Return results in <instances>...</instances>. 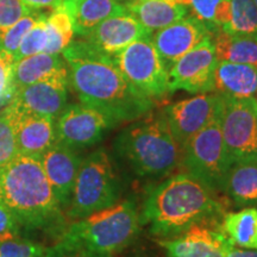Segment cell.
Here are the masks:
<instances>
[{"label":"cell","instance_id":"cell-23","mask_svg":"<svg viewBox=\"0 0 257 257\" xmlns=\"http://www.w3.org/2000/svg\"><path fill=\"white\" fill-rule=\"evenodd\" d=\"M72 17L74 34L85 37L105 19L121 14L126 8L117 0H79L63 3Z\"/></svg>","mask_w":257,"mask_h":257},{"label":"cell","instance_id":"cell-41","mask_svg":"<svg viewBox=\"0 0 257 257\" xmlns=\"http://www.w3.org/2000/svg\"><path fill=\"white\" fill-rule=\"evenodd\" d=\"M253 2H255V4L257 5V0H253Z\"/></svg>","mask_w":257,"mask_h":257},{"label":"cell","instance_id":"cell-19","mask_svg":"<svg viewBox=\"0 0 257 257\" xmlns=\"http://www.w3.org/2000/svg\"><path fill=\"white\" fill-rule=\"evenodd\" d=\"M54 79L68 80V67L62 54L40 53L15 62L14 82L16 89Z\"/></svg>","mask_w":257,"mask_h":257},{"label":"cell","instance_id":"cell-7","mask_svg":"<svg viewBox=\"0 0 257 257\" xmlns=\"http://www.w3.org/2000/svg\"><path fill=\"white\" fill-rule=\"evenodd\" d=\"M220 107L210 123L188 141L181 156L185 173L214 192H223L225 179L232 165L220 130Z\"/></svg>","mask_w":257,"mask_h":257},{"label":"cell","instance_id":"cell-11","mask_svg":"<svg viewBox=\"0 0 257 257\" xmlns=\"http://www.w3.org/2000/svg\"><path fill=\"white\" fill-rule=\"evenodd\" d=\"M218 60L212 36L180 57L169 68L170 93L186 91L192 94L213 92V79Z\"/></svg>","mask_w":257,"mask_h":257},{"label":"cell","instance_id":"cell-17","mask_svg":"<svg viewBox=\"0 0 257 257\" xmlns=\"http://www.w3.org/2000/svg\"><path fill=\"white\" fill-rule=\"evenodd\" d=\"M51 188L63 211L68 207L82 157L78 150L56 142L40 157Z\"/></svg>","mask_w":257,"mask_h":257},{"label":"cell","instance_id":"cell-34","mask_svg":"<svg viewBox=\"0 0 257 257\" xmlns=\"http://www.w3.org/2000/svg\"><path fill=\"white\" fill-rule=\"evenodd\" d=\"M46 257H113V255L95 251L79 243L60 238L59 242L47 249Z\"/></svg>","mask_w":257,"mask_h":257},{"label":"cell","instance_id":"cell-14","mask_svg":"<svg viewBox=\"0 0 257 257\" xmlns=\"http://www.w3.org/2000/svg\"><path fill=\"white\" fill-rule=\"evenodd\" d=\"M68 80L54 79L16 89L10 106L24 113L42 115L56 120L67 106Z\"/></svg>","mask_w":257,"mask_h":257},{"label":"cell","instance_id":"cell-4","mask_svg":"<svg viewBox=\"0 0 257 257\" xmlns=\"http://www.w3.org/2000/svg\"><path fill=\"white\" fill-rule=\"evenodd\" d=\"M112 150L115 163L143 180L166 178L181 163L182 156L163 113L134 120L117 135Z\"/></svg>","mask_w":257,"mask_h":257},{"label":"cell","instance_id":"cell-35","mask_svg":"<svg viewBox=\"0 0 257 257\" xmlns=\"http://www.w3.org/2000/svg\"><path fill=\"white\" fill-rule=\"evenodd\" d=\"M29 12L31 10L21 0H0V32L17 23Z\"/></svg>","mask_w":257,"mask_h":257},{"label":"cell","instance_id":"cell-25","mask_svg":"<svg viewBox=\"0 0 257 257\" xmlns=\"http://www.w3.org/2000/svg\"><path fill=\"white\" fill-rule=\"evenodd\" d=\"M220 229L237 248L257 250V208L248 206L223 217Z\"/></svg>","mask_w":257,"mask_h":257},{"label":"cell","instance_id":"cell-21","mask_svg":"<svg viewBox=\"0 0 257 257\" xmlns=\"http://www.w3.org/2000/svg\"><path fill=\"white\" fill-rule=\"evenodd\" d=\"M125 8L150 34L189 15V0H140Z\"/></svg>","mask_w":257,"mask_h":257},{"label":"cell","instance_id":"cell-39","mask_svg":"<svg viewBox=\"0 0 257 257\" xmlns=\"http://www.w3.org/2000/svg\"><path fill=\"white\" fill-rule=\"evenodd\" d=\"M117 2H119L120 4H123V5H127V4H131V3L140 2V0H117Z\"/></svg>","mask_w":257,"mask_h":257},{"label":"cell","instance_id":"cell-31","mask_svg":"<svg viewBox=\"0 0 257 257\" xmlns=\"http://www.w3.org/2000/svg\"><path fill=\"white\" fill-rule=\"evenodd\" d=\"M47 16L48 14L44 15L28 32L27 36L23 38L17 53L15 54L16 61L23 59V57L35 55V54L46 53L48 47V34L46 27Z\"/></svg>","mask_w":257,"mask_h":257},{"label":"cell","instance_id":"cell-30","mask_svg":"<svg viewBox=\"0 0 257 257\" xmlns=\"http://www.w3.org/2000/svg\"><path fill=\"white\" fill-rule=\"evenodd\" d=\"M18 156L15 121L8 105L0 110V169L8 166Z\"/></svg>","mask_w":257,"mask_h":257},{"label":"cell","instance_id":"cell-27","mask_svg":"<svg viewBox=\"0 0 257 257\" xmlns=\"http://www.w3.org/2000/svg\"><path fill=\"white\" fill-rule=\"evenodd\" d=\"M189 12L210 29L212 35L229 24L230 0H189Z\"/></svg>","mask_w":257,"mask_h":257},{"label":"cell","instance_id":"cell-40","mask_svg":"<svg viewBox=\"0 0 257 257\" xmlns=\"http://www.w3.org/2000/svg\"><path fill=\"white\" fill-rule=\"evenodd\" d=\"M75 2H79V0H64V3H75Z\"/></svg>","mask_w":257,"mask_h":257},{"label":"cell","instance_id":"cell-26","mask_svg":"<svg viewBox=\"0 0 257 257\" xmlns=\"http://www.w3.org/2000/svg\"><path fill=\"white\" fill-rule=\"evenodd\" d=\"M48 34L47 54H62L73 42L74 28L72 17L64 6H60L48 14L46 18Z\"/></svg>","mask_w":257,"mask_h":257},{"label":"cell","instance_id":"cell-6","mask_svg":"<svg viewBox=\"0 0 257 257\" xmlns=\"http://www.w3.org/2000/svg\"><path fill=\"white\" fill-rule=\"evenodd\" d=\"M123 184L115 161L104 148L82 159L67 216L81 219L120 200Z\"/></svg>","mask_w":257,"mask_h":257},{"label":"cell","instance_id":"cell-13","mask_svg":"<svg viewBox=\"0 0 257 257\" xmlns=\"http://www.w3.org/2000/svg\"><path fill=\"white\" fill-rule=\"evenodd\" d=\"M166 257H225L232 244L220 227L198 224L173 238L157 239Z\"/></svg>","mask_w":257,"mask_h":257},{"label":"cell","instance_id":"cell-28","mask_svg":"<svg viewBox=\"0 0 257 257\" xmlns=\"http://www.w3.org/2000/svg\"><path fill=\"white\" fill-rule=\"evenodd\" d=\"M231 16L223 30L257 38V5L253 0H230Z\"/></svg>","mask_w":257,"mask_h":257},{"label":"cell","instance_id":"cell-36","mask_svg":"<svg viewBox=\"0 0 257 257\" xmlns=\"http://www.w3.org/2000/svg\"><path fill=\"white\" fill-rule=\"evenodd\" d=\"M22 226L12 211L0 200V242L19 238Z\"/></svg>","mask_w":257,"mask_h":257},{"label":"cell","instance_id":"cell-10","mask_svg":"<svg viewBox=\"0 0 257 257\" xmlns=\"http://www.w3.org/2000/svg\"><path fill=\"white\" fill-rule=\"evenodd\" d=\"M118 123L83 104L66 106L55 120L56 142L75 150L100 143Z\"/></svg>","mask_w":257,"mask_h":257},{"label":"cell","instance_id":"cell-8","mask_svg":"<svg viewBox=\"0 0 257 257\" xmlns=\"http://www.w3.org/2000/svg\"><path fill=\"white\" fill-rule=\"evenodd\" d=\"M120 73L133 87L152 100L170 93L169 70L154 46L152 36L135 41L113 56Z\"/></svg>","mask_w":257,"mask_h":257},{"label":"cell","instance_id":"cell-2","mask_svg":"<svg viewBox=\"0 0 257 257\" xmlns=\"http://www.w3.org/2000/svg\"><path fill=\"white\" fill-rule=\"evenodd\" d=\"M216 193L187 173L172 175L148 191L140 223L159 239L173 238L194 225L212 224L225 216V205Z\"/></svg>","mask_w":257,"mask_h":257},{"label":"cell","instance_id":"cell-24","mask_svg":"<svg viewBox=\"0 0 257 257\" xmlns=\"http://www.w3.org/2000/svg\"><path fill=\"white\" fill-rule=\"evenodd\" d=\"M218 61L250 64L257 68V38L219 29L212 35Z\"/></svg>","mask_w":257,"mask_h":257},{"label":"cell","instance_id":"cell-38","mask_svg":"<svg viewBox=\"0 0 257 257\" xmlns=\"http://www.w3.org/2000/svg\"><path fill=\"white\" fill-rule=\"evenodd\" d=\"M225 257H257V250L242 249L232 245L225 253Z\"/></svg>","mask_w":257,"mask_h":257},{"label":"cell","instance_id":"cell-9","mask_svg":"<svg viewBox=\"0 0 257 257\" xmlns=\"http://www.w3.org/2000/svg\"><path fill=\"white\" fill-rule=\"evenodd\" d=\"M220 130L232 163L257 154V99L221 95Z\"/></svg>","mask_w":257,"mask_h":257},{"label":"cell","instance_id":"cell-1","mask_svg":"<svg viewBox=\"0 0 257 257\" xmlns=\"http://www.w3.org/2000/svg\"><path fill=\"white\" fill-rule=\"evenodd\" d=\"M62 56L68 67V82L81 104L118 124L137 120L153 111L155 101L126 81L113 57L87 41H73Z\"/></svg>","mask_w":257,"mask_h":257},{"label":"cell","instance_id":"cell-20","mask_svg":"<svg viewBox=\"0 0 257 257\" xmlns=\"http://www.w3.org/2000/svg\"><path fill=\"white\" fill-rule=\"evenodd\" d=\"M213 92L231 98L257 99V68L250 64L218 61Z\"/></svg>","mask_w":257,"mask_h":257},{"label":"cell","instance_id":"cell-18","mask_svg":"<svg viewBox=\"0 0 257 257\" xmlns=\"http://www.w3.org/2000/svg\"><path fill=\"white\" fill-rule=\"evenodd\" d=\"M15 121L18 154L40 159L56 143L55 120L42 115L24 113L10 106Z\"/></svg>","mask_w":257,"mask_h":257},{"label":"cell","instance_id":"cell-3","mask_svg":"<svg viewBox=\"0 0 257 257\" xmlns=\"http://www.w3.org/2000/svg\"><path fill=\"white\" fill-rule=\"evenodd\" d=\"M0 200L22 229L59 233L66 230L63 208L55 197L40 159L18 154L0 169Z\"/></svg>","mask_w":257,"mask_h":257},{"label":"cell","instance_id":"cell-37","mask_svg":"<svg viewBox=\"0 0 257 257\" xmlns=\"http://www.w3.org/2000/svg\"><path fill=\"white\" fill-rule=\"evenodd\" d=\"M30 10H55L63 5L64 0H21Z\"/></svg>","mask_w":257,"mask_h":257},{"label":"cell","instance_id":"cell-15","mask_svg":"<svg viewBox=\"0 0 257 257\" xmlns=\"http://www.w3.org/2000/svg\"><path fill=\"white\" fill-rule=\"evenodd\" d=\"M210 36H212L210 29L197 17L188 15L175 23L154 32L152 40L169 70L180 57Z\"/></svg>","mask_w":257,"mask_h":257},{"label":"cell","instance_id":"cell-33","mask_svg":"<svg viewBox=\"0 0 257 257\" xmlns=\"http://www.w3.org/2000/svg\"><path fill=\"white\" fill-rule=\"evenodd\" d=\"M15 57L8 51L0 49V108L11 101L16 92L14 82Z\"/></svg>","mask_w":257,"mask_h":257},{"label":"cell","instance_id":"cell-22","mask_svg":"<svg viewBox=\"0 0 257 257\" xmlns=\"http://www.w3.org/2000/svg\"><path fill=\"white\" fill-rule=\"evenodd\" d=\"M223 192L237 206L257 205V154L234 161L227 172Z\"/></svg>","mask_w":257,"mask_h":257},{"label":"cell","instance_id":"cell-29","mask_svg":"<svg viewBox=\"0 0 257 257\" xmlns=\"http://www.w3.org/2000/svg\"><path fill=\"white\" fill-rule=\"evenodd\" d=\"M44 15L46 14L41 12L40 10H31V12L19 19L17 23L0 32V49L8 51L15 57L23 38Z\"/></svg>","mask_w":257,"mask_h":257},{"label":"cell","instance_id":"cell-5","mask_svg":"<svg viewBox=\"0 0 257 257\" xmlns=\"http://www.w3.org/2000/svg\"><path fill=\"white\" fill-rule=\"evenodd\" d=\"M140 231L137 204L134 199L128 198L67 225L60 238L113 255L130 246Z\"/></svg>","mask_w":257,"mask_h":257},{"label":"cell","instance_id":"cell-32","mask_svg":"<svg viewBox=\"0 0 257 257\" xmlns=\"http://www.w3.org/2000/svg\"><path fill=\"white\" fill-rule=\"evenodd\" d=\"M46 252L43 244L22 237L0 242V257H46Z\"/></svg>","mask_w":257,"mask_h":257},{"label":"cell","instance_id":"cell-12","mask_svg":"<svg viewBox=\"0 0 257 257\" xmlns=\"http://www.w3.org/2000/svg\"><path fill=\"white\" fill-rule=\"evenodd\" d=\"M221 104L218 93H201L170 104L163 110L170 133L181 149L217 114Z\"/></svg>","mask_w":257,"mask_h":257},{"label":"cell","instance_id":"cell-16","mask_svg":"<svg viewBox=\"0 0 257 257\" xmlns=\"http://www.w3.org/2000/svg\"><path fill=\"white\" fill-rule=\"evenodd\" d=\"M152 35L134 15L125 10L121 14L105 19L83 38L95 49L113 57L135 41Z\"/></svg>","mask_w":257,"mask_h":257}]
</instances>
